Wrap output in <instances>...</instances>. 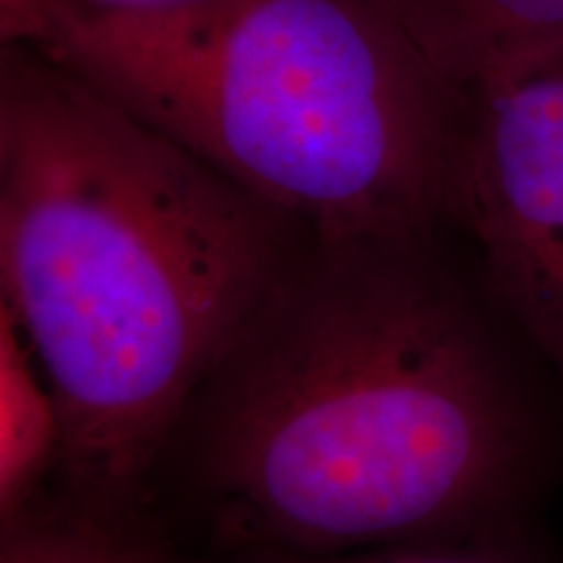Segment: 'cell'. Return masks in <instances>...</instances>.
I'll use <instances>...</instances> for the list:
<instances>
[{
    "mask_svg": "<svg viewBox=\"0 0 563 563\" xmlns=\"http://www.w3.org/2000/svg\"><path fill=\"white\" fill-rule=\"evenodd\" d=\"M191 407L230 553L483 538L532 462L522 399L431 241H311Z\"/></svg>",
    "mask_w": 563,
    "mask_h": 563,
    "instance_id": "obj_1",
    "label": "cell"
},
{
    "mask_svg": "<svg viewBox=\"0 0 563 563\" xmlns=\"http://www.w3.org/2000/svg\"><path fill=\"white\" fill-rule=\"evenodd\" d=\"M282 211L30 47L0 51V285L66 501L123 514L295 262Z\"/></svg>",
    "mask_w": 563,
    "mask_h": 563,
    "instance_id": "obj_2",
    "label": "cell"
},
{
    "mask_svg": "<svg viewBox=\"0 0 563 563\" xmlns=\"http://www.w3.org/2000/svg\"><path fill=\"white\" fill-rule=\"evenodd\" d=\"M30 51L311 241H431L454 224L470 91L389 0H203L81 21Z\"/></svg>",
    "mask_w": 563,
    "mask_h": 563,
    "instance_id": "obj_3",
    "label": "cell"
},
{
    "mask_svg": "<svg viewBox=\"0 0 563 563\" xmlns=\"http://www.w3.org/2000/svg\"><path fill=\"white\" fill-rule=\"evenodd\" d=\"M454 224L563 376V58L470 91Z\"/></svg>",
    "mask_w": 563,
    "mask_h": 563,
    "instance_id": "obj_4",
    "label": "cell"
},
{
    "mask_svg": "<svg viewBox=\"0 0 563 563\" xmlns=\"http://www.w3.org/2000/svg\"><path fill=\"white\" fill-rule=\"evenodd\" d=\"M422 53L456 87L563 58V0H389Z\"/></svg>",
    "mask_w": 563,
    "mask_h": 563,
    "instance_id": "obj_5",
    "label": "cell"
},
{
    "mask_svg": "<svg viewBox=\"0 0 563 563\" xmlns=\"http://www.w3.org/2000/svg\"><path fill=\"white\" fill-rule=\"evenodd\" d=\"M60 456L58 399L16 316L0 302V525L30 509Z\"/></svg>",
    "mask_w": 563,
    "mask_h": 563,
    "instance_id": "obj_6",
    "label": "cell"
},
{
    "mask_svg": "<svg viewBox=\"0 0 563 563\" xmlns=\"http://www.w3.org/2000/svg\"><path fill=\"white\" fill-rule=\"evenodd\" d=\"M0 563H175L141 540L121 514H100L70 501H34L3 525Z\"/></svg>",
    "mask_w": 563,
    "mask_h": 563,
    "instance_id": "obj_7",
    "label": "cell"
},
{
    "mask_svg": "<svg viewBox=\"0 0 563 563\" xmlns=\"http://www.w3.org/2000/svg\"><path fill=\"white\" fill-rule=\"evenodd\" d=\"M194 3L203 0H0V40L3 45L30 47L81 21L157 13Z\"/></svg>",
    "mask_w": 563,
    "mask_h": 563,
    "instance_id": "obj_8",
    "label": "cell"
},
{
    "mask_svg": "<svg viewBox=\"0 0 563 563\" xmlns=\"http://www.w3.org/2000/svg\"><path fill=\"white\" fill-rule=\"evenodd\" d=\"M232 563H522L485 538L428 540V543H397L363 548L347 553H290L249 551L232 553Z\"/></svg>",
    "mask_w": 563,
    "mask_h": 563,
    "instance_id": "obj_9",
    "label": "cell"
}]
</instances>
